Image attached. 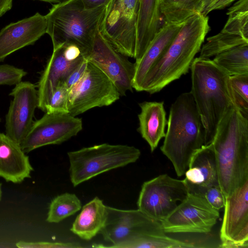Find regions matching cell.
<instances>
[{"label":"cell","mask_w":248,"mask_h":248,"mask_svg":"<svg viewBox=\"0 0 248 248\" xmlns=\"http://www.w3.org/2000/svg\"><path fill=\"white\" fill-rule=\"evenodd\" d=\"M211 143L219 186L226 198L248 180V119L235 106L220 121Z\"/></svg>","instance_id":"1"},{"label":"cell","mask_w":248,"mask_h":248,"mask_svg":"<svg viewBox=\"0 0 248 248\" xmlns=\"http://www.w3.org/2000/svg\"><path fill=\"white\" fill-rule=\"evenodd\" d=\"M209 30L207 16L196 13L186 19L164 53L149 70L138 92L155 93L187 73Z\"/></svg>","instance_id":"2"},{"label":"cell","mask_w":248,"mask_h":248,"mask_svg":"<svg viewBox=\"0 0 248 248\" xmlns=\"http://www.w3.org/2000/svg\"><path fill=\"white\" fill-rule=\"evenodd\" d=\"M193 97L204 129V145L210 144L218 125L227 110L234 106L230 76L210 59L194 58L190 68Z\"/></svg>","instance_id":"3"},{"label":"cell","mask_w":248,"mask_h":248,"mask_svg":"<svg viewBox=\"0 0 248 248\" xmlns=\"http://www.w3.org/2000/svg\"><path fill=\"white\" fill-rule=\"evenodd\" d=\"M167 124L160 150L181 177L204 143V129L191 92L181 93L172 104Z\"/></svg>","instance_id":"4"},{"label":"cell","mask_w":248,"mask_h":248,"mask_svg":"<svg viewBox=\"0 0 248 248\" xmlns=\"http://www.w3.org/2000/svg\"><path fill=\"white\" fill-rule=\"evenodd\" d=\"M106 6L84 8L80 0H69L53 5L46 15V33L53 48L64 44L77 46L84 57L90 50L106 12Z\"/></svg>","instance_id":"5"},{"label":"cell","mask_w":248,"mask_h":248,"mask_svg":"<svg viewBox=\"0 0 248 248\" xmlns=\"http://www.w3.org/2000/svg\"><path fill=\"white\" fill-rule=\"evenodd\" d=\"M67 155L70 181L77 186L102 173L135 162L141 152L133 146L105 143L69 152Z\"/></svg>","instance_id":"6"},{"label":"cell","mask_w":248,"mask_h":248,"mask_svg":"<svg viewBox=\"0 0 248 248\" xmlns=\"http://www.w3.org/2000/svg\"><path fill=\"white\" fill-rule=\"evenodd\" d=\"M140 0H110L99 27L114 49L135 59Z\"/></svg>","instance_id":"7"},{"label":"cell","mask_w":248,"mask_h":248,"mask_svg":"<svg viewBox=\"0 0 248 248\" xmlns=\"http://www.w3.org/2000/svg\"><path fill=\"white\" fill-rule=\"evenodd\" d=\"M105 224L100 232L107 247L128 248L137 240L145 236L166 233L161 221L153 219L139 209L124 210L107 206Z\"/></svg>","instance_id":"8"},{"label":"cell","mask_w":248,"mask_h":248,"mask_svg":"<svg viewBox=\"0 0 248 248\" xmlns=\"http://www.w3.org/2000/svg\"><path fill=\"white\" fill-rule=\"evenodd\" d=\"M120 96L108 77L88 62L82 78L69 90L68 113L77 116L93 108L109 106Z\"/></svg>","instance_id":"9"},{"label":"cell","mask_w":248,"mask_h":248,"mask_svg":"<svg viewBox=\"0 0 248 248\" xmlns=\"http://www.w3.org/2000/svg\"><path fill=\"white\" fill-rule=\"evenodd\" d=\"M189 193L185 180L161 174L143 183L137 201L138 209L161 221L168 216Z\"/></svg>","instance_id":"10"},{"label":"cell","mask_w":248,"mask_h":248,"mask_svg":"<svg viewBox=\"0 0 248 248\" xmlns=\"http://www.w3.org/2000/svg\"><path fill=\"white\" fill-rule=\"evenodd\" d=\"M219 217L202 196L189 193L175 209L161 221L166 233H209Z\"/></svg>","instance_id":"11"},{"label":"cell","mask_w":248,"mask_h":248,"mask_svg":"<svg viewBox=\"0 0 248 248\" xmlns=\"http://www.w3.org/2000/svg\"><path fill=\"white\" fill-rule=\"evenodd\" d=\"M82 125L81 119L69 113L46 112L33 122L20 147L27 153L44 146L62 144L76 136Z\"/></svg>","instance_id":"12"},{"label":"cell","mask_w":248,"mask_h":248,"mask_svg":"<svg viewBox=\"0 0 248 248\" xmlns=\"http://www.w3.org/2000/svg\"><path fill=\"white\" fill-rule=\"evenodd\" d=\"M84 57L108 77L120 96L125 95L128 91H133L135 63L114 49L99 30L95 34L90 50Z\"/></svg>","instance_id":"13"},{"label":"cell","mask_w":248,"mask_h":248,"mask_svg":"<svg viewBox=\"0 0 248 248\" xmlns=\"http://www.w3.org/2000/svg\"><path fill=\"white\" fill-rule=\"evenodd\" d=\"M224 207L220 247L248 248V180L225 198Z\"/></svg>","instance_id":"14"},{"label":"cell","mask_w":248,"mask_h":248,"mask_svg":"<svg viewBox=\"0 0 248 248\" xmlns=\"http://www.w3.org/2000/svg\"><path fill=\"white\" fill-rule=\"evenodd\" d=\"M9 95L13 98L5 116V133L20 146L31 127L38 108L37 85L21 81L15 85Z\"/></svg>","instance_id":"15"},{"label":"cell","mask_w":248,"mask_h":248,"mask_svg":"<svg viewBox=\"0 0 248 248\" xmlns=\"http://www.w3.org/2000/svg\"><path fill=\"white\" fill-rule=\"evenodd\" d=\"M46 30V16L39 13L6 26L0 31V62L14 52L33 45Z\"/></svg>","instance_id":"16"},{"label":"cell","mask_w":248,"mask_h":248,"mask_svg":"<svg viewBox=\"0 0 248 248\" xmlns=\"http://www.w3.org/2000/svg\"><path fill=\"white\" fill-rule=\"evenodd\" d=\"M84 59V56H82L75 61L67 60L63 54V45L53 48L37 85L38 108L45 112L46 104L55 89L65 82Z\"/></svg>","instance_id":"17"},{"label":"cell","mask_w":248,"mask_h":248,"mask_svg":"<svg viewBox=\"0 0 248 248\" xmlns=\"http://www.w3.org/2000/svg\"><path fill=\"white\" fill-rule=\"evenodd\" d=\"M184 175L189 193L202 196L208 187L219 186L217 165L211 143L203 145L195 153Z\"/></svg>","instance_id":"18"},{"label":"cell","mask_w":248,"mask_h":248,"mask_svg":"<svg viewBox=\"0 0 248 248\" xmlns=\"http://www.w3.org/2000/svg\"><path fill=\"white\" fill-rule=\"evenodd\" d=\"M32 170L29 156L20 146L0 132V177L7 182L19 184L31 177Z\"/></svg>","instance_id":"19"},{"label":"cell","mask_w":248,"mask_h":248,"mask_svg":"<svg viewBox=\"0 0 248 248\" xmlns=\"http://www.w3.org/2000/svg\"><path fill=\"white\" fill-rule=\"evenodd\" d=\"M184 22L176 24L165 23L160 28L140 59L136 61L132 83L133 88L135 90L139 91L145 76L164 53Z\"/></svg>","instance_id":"20"},{"label":"cell","mask_w":248,"mask_h":248,"mask_svg":"<svg viewBox=\"0 0 248 248\" xmlns=\"http://www.w3.org/2000/svg\"><path fill=\"white\" fill-rule=\"evenodd\" d=\"M139 106L140 112L138 115V130L152 152L165 136L167 120L164 102L144 101L140 103Z\"/></svg>","instance_id":"21"},{"label":"cell","mask_w":248,"mask_h":248,"mask_svg":"<svg viewBox=\"0 0 248 248\" xmlns=\"http://www.w3.org/2000/svg\"><path fill=\"white\" fill-rule=\"evenodd\" d=\"M161 15L160 0H140L137 27L136 61L142 57L161 27Z\"/></svg>","instance_id":"22"},{"label":"cell","mask_w":248,"mask_h":248,"mask_svg":"<svg viewBox=\"0 0 248 248\" xmlns=\"http://www.w3.org/2000/svg\"><path fill=\"white\" fill-rule=\"evenodd\" d=\"M107 215V206L96 197L82 207L70 230L82 239L91 240L103 228Z\"/></svg>","instance_id":"23"},{"label":"cell","mask_w":248,"mask_h":248,"mask_svg":"<svg viewBox=\"0 0 248 248\" xmlns=\"http://www.w3.org/2000/svg\"><path fill=\"white\" fill-rule=\"evenodd\" d=\"M213 61L230 76L248 75V44L223 52L216 56Z\"/></svg>","instance_id":"24"},{"label":"cell","mask_w":248,"mask_h":248,"mask_svg":"<svg viewBox=\"0 0 248 248\" xmlns=\"http://www.w3.org/2000/svg\"><path fill=\"white\" fill-rule=\"evenodd\" d=\"M202 0H160L165 23H181L199 13Z\"/></svg>","instance_id":"25"},{"label":"cell","mask_w":248,"mask_h":248,"mask_svg":"<svg viewBox=\"0 0 248 248\" xmlns=\"http://www.w3.org/2000/svg\"><path fill=\"white\" fill-rule=\"evenodd\" d=\"M80 200L75 194L65 193L51 202L46 219L49 223H59L81 210Z\"/></svg>","instance_id":"26"},{"label":"cell","mask_w":248,"mask_h":248,"mask_svg":"<svg viewBox=\"0 0 248 248\" xmlns=\"http://www.w3.org/2000/svg\"><path fill=\"white\" fill-rule=\"evenodd\" d=\"M248 44V40L239 35L221 31L217 34L208 37L202 46L199 57L210 59L235 46Z\"/></svg>","instance_id":"27"},{"label":"cell","mask_w":248,"mask_h":248,"mask_svg":"<svg viewBox=\"0 0 248 248\" xmlns=\"http://www.w3.org/2000/svg\"><path fill=\"white\" fill-rule=\"evenodd\" d=\"M228 19L221 30L248 40V0H238L227 13Z\"/></svg>","instance_id":"28"},{"label":"cell","mask_w":248,"mask_h":248,"mask_svg":"<svg viewBox=\"0 0 248 248\" xmlns=\"http://www.w3.org/2000/svg\"><path fill=\"white\" fill-rule=\"evenodd\" d=\"M194 243L183 241L167 235L166 233L153 234L141 238L129 248H196Z\"/></svg>","instance_id":"29"},{"label":"cell","mask_w":248,"mask_h":248,"mask_svg":"<svg viewBox=\"0 0 248 248\" xmlns=\"http://www.w3.org/2000/svg\"><path fill=\"white\" fill-rule=\"evenodd\" d=\"M230 85L234 105L248 119V75L230 76Z\"/></svg>","instance_id":"30"},{"label":"cell","mask_w":248,"mask_h":248,"mask_svg":"<svg viewBox=\"0 0 248 248\" xmlns=\"http://www.w3.org/2000/svg\"><path fill=\"white\" fill-rule=\"evenodd\" d=\"M68 93L69 89L64 84L59 85L46 104L45 112L69 113Z\"/></svg>","instance_id":"31"},{"label":"cell","mask_w":248,"mask_h":248,"mask_svg":"<svg viewBox=\"0 0 248 248\" xmlns=\"http://www.w3.org/2000/svg\"><path fill=\"white\" fill-rule=\"evenodd\" d=\"M27 72L12 65H0V85H16L22 81Z\"/></svg>","instance_id":"32"},{"label":"cell","mask_w":248,"mask_h":248,"mask_svg":"<svg viewBox=\"0 0 248 248\" xmlns=\"http://www.w3.org/2000/svg\"><path fill=\"white\" fill-rule=\"evenodd\" d=\"M202 197L213 208L219 211L224 206L225 198L219 186H211L206 188Z\"/></svg>","instance_id":"33"},{"label":"cell","mask_w":248,"mask_h":248,"mask_svg":"<svg viewBox=\"0 0 248 248\" xmlns=\"http://www.w3.org/2000/svg\"><path fill=\"white\" fill-rule=\"evenodd\" d=\"M16 246L20 248H80L79 245L74 243H53L47 242H30L19 241Z\"/></svg>","instance_id":"34"},{"label":"cell","mask_w":248,"mask_h":248,"mask_svg":"<svg viewBox=\"0 0 248 248\" xmlns=\"http://www.w3.org/2000/svg\"><path fill=\"white\" fill-rule=\"evenodd\" d=\"M87 64L88 61L84 58V59L71 73L63 83L69 90L82 78L86 71Z\"/></svg>","instance_id":"35"},{"label":"cell","mask_w":248,"mask_h":248,"mask_svg":"<svg viewBox=\"0 0 248 248\" xmlns=\"http://www.w3.org/2000/svg\"><path fill=\"white\" fill-rule=\"evenodd\" d=\"M84 8L92 9L102 6H107L110 0H80Z\"/></svg>","instance_id":"36"},{"label":"cell","mask_w":248,"mask_h":248,"mask_svg":"<svg viewBox=\"0 0 248 248\" xmlns=\"http://www.w3.org/2000/svg\"><path fill=\"white\" fill-rule=\"evenodd\" d=\"M218 0H202L199 13L203 15L207 16L212 12V8Z\"/></svg>","instance_id":"37"},{"label":"cell","mask_w":248,"mask_h":248,"mask_svg":"<svg viewBox=\"0 0 248 248\" xmlns=\"http://www.w3.org/2000/svg\"><path fill=\"white\" fill-rule=\"evenodd\" d=\"M13 0H0V17L12 7Z\"/></svg>","instance_id":"38"},{"label":"cell","mask_w":248,"mask_h":248,"mask_svg":"<svg viewBox=\"0 0 248 248\" xmlns=\"http://www.w3.org/2000/svg\"><path fill=\"white\" fill-rule=\"evenodd\" d=\"M235 0H218L213 6L212 11L223 9Z\"/></svg>","instance_id":"39"},{"label":"cell","mask_w":248,"mask_h":248,"mask_svg":"<svg viewBox=\"0 0 248 248\" xmlns=\"http://www.w3.org/2000/svg\"><path fill=\"white\" fill-rule=\"evenodd\" d=\"M40 0L45 2H47L49 3H60L63 2L67 1L69 0Z\"/></svg>","instance_id":"40"},{"label":"cell","mask_w":248,"mask_h":248,"mask_svg":"<svg viewBox=\"0 0 248 248\" xmlns=\"http://www.w3.org/2000/svg\"><path fill=\"white\" fill-rule=\"evenodd\" d=\"M2 198V189H1V184L0 183V201Z\"/></svg>","instance_id":"41"},{"label":"cell","mask_w":248,"mask_h":248,"mask_svg":"<svg viewBox=\"0 0 248 248\" xmlns=\"http://www.w3.org/2000/svg\"><path fill=\"white\" fill-rule=\"evenodd\" d=\"M1 119L0 117V123L1 122Z\"/></svg>","instance_id":"42"}]
</instances>
